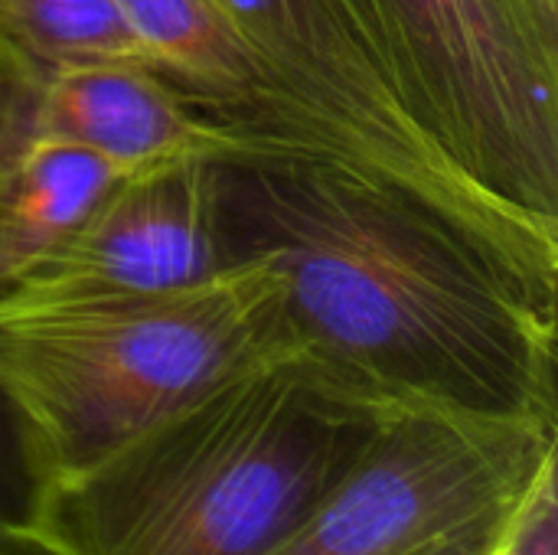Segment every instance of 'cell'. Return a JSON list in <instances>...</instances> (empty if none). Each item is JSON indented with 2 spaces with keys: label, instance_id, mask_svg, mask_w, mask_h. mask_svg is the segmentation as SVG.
<instances>
[{
  "label": "cell",
  "instance_id": "obj_1",
  "mask_svg": "<svg viewBox=\"0 0 558 555\" xmlns=\"http://www.w3.org/2000/svg\"><path fill=\"white\" fill-rule=\"evenodd\" d=\"M232 262L281 285L284 357L376 412L558 429L556 298L435 203L298 147L219 160Z\"/></svg>",
  "mask_w": 558,
  "mask_h": 555
},
{
  "label": "cell",
  "instance_id": "obj_2",
  "mask_svg": "<svg viewBox=\"0 0 558 555\" xmlns=\"http://www.w3.org/2000/svg\"><path fill=\"white\" fill-rule=\"evenodd\" d=\"M376 412L262 360L33 494V555H265L353 464Z\"/></svg>",
  "mask_w": 558,
  "mask_h": 555
},
{
  "label": "cell",
  "instance_id": "obj_3",
  "mask_svg": "<svg viewBox=\"0 0 558 555\" xmlns=\"http://www.w3.org/2000/svg\"><path fill=\"white\" fill-rule=\"evenodd\" d=\"M271 357H284L281 285L262 258L167 291L0 294V402L33 494Z\"/></svg>",
  "mask_w": 558,
  "mask_h": 555
},
{
  "label": "cell",
  "instance_id": "obj_4",
  "mask_svg": "<svg viewBox=\"0 0 558 555\" xmlns=\"http://www.w3.org/2000/svg\"><path fill=\"white\" fill-rule=\"evenodd\" d=\"M415 128L558 232V0H343Z\"/></svg>",
  "mask_w": 558,
  "mask_h": 555
},
{
  "label": "cell",
  "instance_id": "obj_5",
  "mask_svg": "<svg viewBox=\"0 0 558 555\" xmlns=\"http://www.w3.org/2000/svg\"><path fill=\"white\" fill-rule=\"evenodd\" d=\"M248 52L284 137L396 183L558 294V232L471 183L405 114L343 0H209Z\"/></svg>",
  "mask_w": 558,
  "mask_h": 555
},
{
  "label": "cell",
  "instance_id": "obj_6",
  "mask_svg": "<svg viewBox=\"0 0 558 555\" xmlns=\"http://www.w3.org/2000/svg\"><path fill=\"white\" fill-rule=\"evenodd\" d=\"M556 448V425L389 412L265 555H507Z\"/></svg>",
  "mask_w": 558,
  "mask_h": 555
},
{
  "label": "cell",
  "instance_id": "obj_7",
  "mask_svg": "<svg viewBox=\"0 0 558 555\" xmlns=\"http://www.w3.org/2000/svg\"><path fill=\"white\" fill-rule=\"evenodd\" d=\"M52 137L134 173L183 160H232L262 147L137 65L23 72L0 56V141Z\"/></svg>",
  "mask_w": 558,
  "mask_h": 555
},
{
  "label": "cell",
  "instance_id": "obj_8",
  "mask_svg": "<svg viewBox=\"0 0 558 555\" xmlns=\"http://www.w3.org/2000/svg\"><path fill=\"white\" fill-rule=\"evenodd\" d=\"M216 167L183 160L121 177L20 285L167 291L232 268Z\"/></svg>",
  "mask_w": 558,
  "mask_h": 555
},
{
  "label": "cell",
  "instance_id": "obj_9",
  "mask_svg": "<svg viewBox=\"0 0 558 555\" xmlns=\"http://www.w3.org/2000/svg\"><path fill=\"white\" fill-rule=\"evenodd\" d=\"M118 7L157 72L203 111L258 144L294 147L248 52L209 0H118Z\"/></svg>",
  "mask_w": 558,
  "mask_h": 555
},
{
  "label": "cell",
  "instance_id": "obj_10",
  "mask_svg": "<svg viewBox=\"0 0 558 555\" xmlns=\"http://www.w3.org/2000/svg\"><path fill=\"white\" fill-rule=\"evenodd\" d=\"M128 170L52 137L0 141V294L16 288Z\"/></svg>",
  "mask_w": 558,
  "mask_h": 555
},
{
  "label": "cell",
  "instance_id": "obj_11",
  "mask_svg": "<svg viewBox=\"0 0 558 555\" xmlns=\"http://www.w3.org/2000/svg\"><path fill=\"white\" fill-rule=\"evenodd\" d=\"M0 56L23 72L69 65L157 72L118 0H0Z\"/></svg>",
  "mask_w": 558,
  "mask_h": 555
},
{
  "label": "cell",
  "instance_id": "obj_12",
  "mask_svg": "<svg viewBox=\"0 0 558 555\" xmlns=\"http://www.w3.org/2000/svg\"><path fill=\"white\" fill-rule=\"evenodd\" d=\"M33 504V481L23 461V448L16 438V425L0 402V546L23 550L20 527ZM29 553V550H23Z\"/></svg>",
  "mask_w": 558,
  "mask_h": 555
},
{
  "label": "cell",
  "instance_id": "obj_13",
  "mask_svg": "<svg viewBox=\"0 0 558 555\" xmlns=\"http://www.w3.org/2000/svg\"><path fill=\"white\" fill-rule=\"evenodd\" d=\"M507 555H558V481L556 471L543 478L533 494Z\"/></svg>",
  "mask_w": 558,
  "mask_h": 555
},
{
  "label": "cell",
  "instance_id": "obj_14",
  "mask_svg": "<svg viewBox=\"0 0 558 555\" xmlns=\"http://www.w3.org/2000/svg\"><path fill=\"white\" fill-rule=\"evenodd\" d=\"M0 555H33V553H23V550H7V546H0Z\"/></svg>",
  "mask_w": 558,
  "mask_h": 555
}]
</instances>
